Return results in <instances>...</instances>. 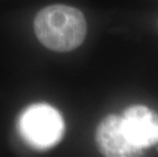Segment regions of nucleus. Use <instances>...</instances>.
<instances>
[{"mask_svg":"<svg viewBox=\"0 0 158 157\" xmlns=\"http://www.w3.org/2000/svg\"><path fill=\"white\" fill-rule=\"evenodd\" d=\"M61 114L51 105L37 103L22 112L18 129L27 144L37 150H47L55 146L64 134Z\"/></svg>","mask_w":158,"mask_h":157,"instance_id":"2","label":"nucleus"},{"mask_svg":"<svg viewBox=\"0 0 158 157\" xmlns=\"http://www.w3.org/2000/svg\"><path fill=\"white\" fill-rule=\"evenodd\" d=\"M157 150H158V148H157Z\"/></svg>","mask_w":158,"mask_h":157,"instance_id":"5","label":"nucleus"},{"mask_svg":"<svg viewBox=\"0 0 158 157\" xmlns=\"http://www.w3.org/2000/svg\"><path fill=\"white\" fill-rule=\"evenodd\" d=\"M34 30L45 47L56 52H69L84 42L87 22L78 8L54 4L39 11L34 19Z\"/></svg>","mask_w":158,"mask_h":157,"instance_id":"1","label":"nucleus"},{"mask_svg":"<svg viewBox=\"0 0 158 157\" xmlns=\"http://www.w3.org/2000/svg\"><path fill=\"white\" fill-rule=\"evenodd\" d=\"M122 118L127 138L136 147L144 150L158 144L157 112L144 105H133Z\"/></svg>","mask_w":158,"mask_h":157,"instance_id":"4","label":"nucleus"},{"mask_svg":"<svg viewBox=\"0 0 158 157\" xmlns=\"http://www.w3.org/2000/svg\"><path fill=\"white\" fill-rule=\"evenodd\" d=\"M96 143L102 155L107 157L139 156L143 150L138 148L127 138L123 128V118L109 114L97 126Z\"/></svg>","mask_w":158,"mask_h":157,"instance_id":"3","label":"nucleus"}]
</instances>
